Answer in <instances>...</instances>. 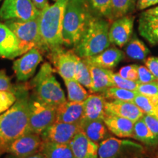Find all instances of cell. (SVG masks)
Segmentation results:
<instances>
[{
    "instance_id": "1",
    "label": "cell",
    "mask_w": 158,
    "mask_h": 158,
    "mask_svg": "<svg viewBox=\"0 0 158 158\" xmlns=\"http://www.w3.org/2000/svg\"><path fill=\"white\" fill-rule=\"evenodd\" d=\"M16 101L0 114V151L18 138L29 133V95L24 88L17 89Z\"/></svg>"
},
{
    "instance_id": "2",
    "label": "cell",
    "mask_w": 158,
    "mask_h": 158,
    "mask_svg": "<svg viewBox=\"0 0 158 158\" xmlns=\"http://www.w3.org/2000/svg\"><path fill=\"white\" fill-rule=\"evenodd\" d=\"M68 0H56L39 15L41 51L49 53L62 47V21Z\"/></svg>"
},
{
    "instance_id": "3",
    "label": "cell",
    "mask_w": 158,
    "mask_h": 158,
    "mask_svg": "<svg viewBox=\"0 0 158 158\" xmlns=\"http://www.w3.org/2000/svg\"><path fill=\"white\" fill-rule=\"evenodd\" d=\"M92 16L86 0H68L63 15V45L73 48Z\"/></svg>"
},
{
    "instance_id": "4",
    "label": "cell",
    "mask_w": 158,
    "mask_h": 158,
    "mask_svg": "<svg viewBox=\"0 0 158 158\" xmlns=\"http://www.w3.org/2000/svg\"><path fill=\"white\" fill-rule=\"evenodd\" d=\"M110 23L107 19L92 16L81 39L73 48L75 54L81 59H85L100 54L110 47Z\"/></svg>"
},
{
    "instance_id": "5",
    "label": "cell",
    "mask_w": 158,
    "mask_h": 158,
    "mask_svg": "<svg viewBox=\"0 0 158 158\" xmlns=\"http://www.w3.org/2000/svg\"><path fill=\"white\" fill-rule=\"evenodd\" d=\"M31 85L36 97L43 102L56 107L66 102L64 92L54 76V70L50 63L43 64Z\"/></svg>"
},
{
    "instance_id": "6",
    "label": "cell",
    "mask_w": 158,
    "mask_h": 158,
    "mask_svg": "<svg viewBox=\"0 0 158 158\" xmlns=\"http://www.w3.org/2000/svg\"><path fill=\"white\" fill-rule=\"evenodd\" d=\"M146 148L130 140L109 137L99 143L98 158H146Z\"/></svg>"
},
{
    "instance_id": "7",
    "label": "cell",
    "mask_w": 158,
    "mask_h": 158,
    "mask_svg": "<svg viewBox=\"0 0 158 158\" xmlns=\"http://www.w3.org/2000/svg\"><path fill=\"white\" fill-rule=\"evenodd\" d=\"M17 37L20 54L23 55L33 48L41 51V38L39 29V16L29 21L8 20L4 21Z\"/></svg>"
},
{
    "instance_id": "8",
    "label": "cell",
    "mask_w": 158,
    "mask_h": 158,
    "mask_svg": "<svg viewBox=\"0 0 158 158\" xmlns=\"http://www.w3.org/2000/svg\"><path fill=\"white\" fill-rule=\"evenodd\" d=\"M56 107L38 98L29 100V133L40 135L56 122Z\"/></svg>"
},
{
    "instance_id": "9",
    "label": "cell",
    "mask_w": 158,
    "mask_h": 158,
    "mask_svg": "<svg viewBox=\"0 0 158 158\" xmlns=\"http://www.w3.org/2000/svg\"><path fill=\"white\" fill-rule=\"evenodd\" d=\"M40 12L33 5L31 0H4L0 8V20L29 21L37 18Z\"/></svg>"
},
{
    "instance_id": "10",
    "label": "cell",
    "mask_w": 158,
    "mask_h": 158,
    "mask_svg": "<svg viewBox=\"0 0 158 158\" xmlns=\"http://www.w3.org/2000/svg\"><path fill=\"white\" fill-rule=\"evenodd\" d=\"M48 57L64 80L75 78L76 65L80 57L75 54L73 50H67L62 46L50 51Z\"/></svg>"
},
{
    "instance_id": "11",
    "label": "cell",
    "mask_w": 158,
    "mask_h": 158,
    "mask_svg": "<svg viewBox=\"0 0 158 158\" xmlns=\"http://www.w3.org/2000/svg\"><path fill=\"white\" fill-rule=\"evenodd\" d=\"M42 60V51L37 48L30 49L23 54L21 58L16 59L13 62V69L18 80L26 81L30 78Z\"/></svg>"
},
{
    "instance_id": "12",
    "label": "cell",
    "mask_w": 158,
    "mask_h": 158,
    "mask_svg": "<svg viewBox=\"0 0 158 158\" xmlns=\"http://www.w3.org/2000/svg\"><path fill=\"white\" fill-rule=\"evenodd\" d=\"M135 17L131 15L114 19L110 23L109 40L111 44L122 48L133 36Z\"/></svg>"
},
{
    "instance_id": "13",
    "label": "cell",
    "mask_w": 158,
    "mask_h": 158,
    "mask_svg": "<svg viewBox=\"0 0 158 158\" xmlns=\"http://www.w3.org/2000/svg\"><path fill=\"white\" fill-rule=\"evenodd\" d=\"M81 131L78 124L55 122L47 128L40 136L43 141L59 143H70L74 136Z\"/></svg>"
},
{
    "instance_id": "14",
    "label": "cell",
    "mask_w": 158,
    "mask_h": 158,
    "mask_svg": "<svg viewBox=\"0 0 158 158\" xmlns=\"http://www.w3.org/2000/svg\"><path fill=\"white\" fill-rule=\"evenodd\" d=\"M42 142L38 134L27 133L10 143L4 152L15 157H25L38 152Z\"/></svg>"
},
{
    "instance_id": "15",
    "label": "cell",
    "mask_w": 158,
    "mask_h": 158,
    "mask_svg": "<svg viewBox=\"0 0 158 158\" xmlns=\"http://www.w3.org/2000/svg\"><path fill=\"white\" fill-rule=\"evenodd\" d=\"M106 114L128 118L133 122L142 118L143 111L134 102L108 100L106 102Z\"/></svg>"
},
{
    "instance_id": "16",
    "label": "cell",
    "mask_w": 158,
    "mask_h": 158,
    "mask_svg": "<svg viewBox=\"0 0 158 158\" xmlns=\"http://www.w3.org/2000/svg\"><path fill=\"white\" fill-rule=\"evenodd\" d=\"M73 158H98L99 144L90 140L82 131L70 142Z\"/></svg>"
},
{
    "instance_id": "17",
    "label": "cell",
    "mask_w": 158,
    "mask_h": 158,
    "mask_svg": "<svg viewBox=\"0 0 158 158\" xmlns=\"http://www.w3.org/2000/svg\"><path fill=\"white\" fill-rule=\"evenodd\" d=\"M106 99L101 94L92 93L89 94L87 98L83 102L84 114L82 122L103 120L106 116Z\"/></svg>"
},
{
    "instance_id": "18",
    "label": "cell",
    "mask_w": 158,
    "mask_h": 158,
    "mask_svg": "<svg viewBox=\"0 0 158 158\" xmlns=\"http://www.w3.org/2000/svg\"><path fill=\"white\" fill-rule=\"evenodd\" d=\"M19 56L21 54L17 37L5 23H0V56L13 59Z\"/></svg>"
},
{
    "instance_id": "19",
    "label": "cell",
    "mask_w": 158,
    "mask_h": 158,
    "mask_svg": "<svg viewBox=\"0 0 158 158\" xmlns=\"http://www.w3.org/2000/svg\"><path fill=\"white\" fill-rule=\"evenodd\" d=\"M124 58V54L122 50L116 47H108L100 54L83 59L89 64L111 70Z\"/></svg>"
},
{
    "instance_id": "20",
    "label": "cell",
    "mask_w": 158,
    "mask_h": 158,
    "mask_svg": "<svg viewBox=\"0 0 158 158\" xmlns=\"http://www.w3.org/2000/svg\"><path fill=\"white\" fill-rule=\"evenodd\" d=\"M84 114L83 102L66 101L56 107V122L78 124Z\"/></svg>"
},
{
    "instance_id": "21",
    "label": "cell",
    "mask_w": 158,
    "mask_h": 158,
    "mask_svg": "<svg viewBox=\"0 0 158 158\" xmlns=\"http://www.w3.org/2000/svg\"><path fill=\"white\" fill-rule=\"evenodd\" d=\"M138 31L150 45H158V16L142 12L138 19Z\"/></svg>"
},
{
    "instance_id": "22",
    "label": "cell",
    "mask_w": 158,
    "mask_h": 158,
    "mask_svg": "<svg viewBox=\"0 0 158 158\" xmlns=\"http://www.w3.org/2000/svg\"><path fill=\"white\" fill-rule=\"evenodd\" d=\"M88 65L92 81V89L89 90L91 93L102 94L107 89L114 86L112 79L114 72L111 70L89 64Z\"/></svg>"
},
{
    "instance_id": "23",
    "label": "cell",
    "mask_w": 158,
    "mask_h": 158,
    "mask_svg": "<svg viewBox=\"0 0 158 158\" xmlns=\"http://www.w3.org/2000/svg\"><path fill=\"white\" fill-rule=\"evenodd\" d=\"M103 121L110 133L119 138H133L134 123L128 118L106 115Z\"/></svg>"
},
{
    "instance_id": "24",
    "label": "cell",
    "mask_w": 158,
    "mask_h": 158,
    "mask_svg": "<svg viewBox=\"0 0 158 158\" xmlns=\"http://www.w3.org/2000/svg\"><path fill=\"white\" fill-rule=\"evenodd\" d=\"M79 125L81 131L90 140L98 144L106 138L110 137V132L106 127L103 120L82 122L79 123Z\"/></svg>"
},
{
    "instance_id": "25",
    "label": "cell",
    "mask_w": 158,
    "mask_h": 158,
    "mask_svg": "<svg viewBox=\"0 0 158 158\" xmlns=\"http://www.w3.org/2000/svg\"><path fill=\"white\" fill-rule=\"evenodd\" d=\"M39 152L42 154L45 158H73L69 143L43 141Z\"/></svg>"
},
{
    "instance_id": "26",
    "label": "cell",
    "mask_w": 158,
    "mask_h": 158,
    "mask_svg": "<svg viewBox=\"0 0 158 158\" xmlns=\"http://www.w3.org/2000/svg\"><path fill=\"white\" fill-rule=\"evenodd\" d=\"M124 51L127 56L131 59L145 61L150 54L149 49L136 35H133L125 45Z\"/></svg>"
},
{
    "instance_id": "27",
    "label": "cell",
    "mask_w": 158,
    "mask_h": 158,
    "mask_svg": "<svg viewBox=\"0 0 158 158\" xmlns=\"http://www.w3.org/2000/svg\"><path fill=\"white\" fill-rule=\"evenodd\" d=\"M133 138L150 147L158 144V138L151 131L143 118L134 123Z\"/></svg>"
},
{
    "instance_id": "28",
    "label": "cell",
    "mask_w": 158,
    "mask_h": 158,
    "mask_svg": "<svg viewBox=\"0 0 158 158\" xmlns=\"http://www.w3.org/2000/svg\"><path fill=\"white\" fill-rule=\"evenodd\" d=\"M92 14L94 17L114 21L110 0H86Z\"/></svg>"
},
{
    "instance_id": "29",
    "label": "cell",
    "mask_w": 158,
    "mask_h": 158,
    "mask_svg": "<svg viewBox=\"0 0 158 158\" xmlns=\"http://www.w3.org/2000/svg\"><path fill=\"white\" fill-rule=\"evenodd\" d=\"M65 86L68 90V100L72 102H83L89 96L88 92L85 89L84 86L76 79H66L64 80Z\"/></svg>"
},
{
    "instance_id": "30",
    "label": "cell",
    "mask_w": 158,
    "mask_h": 158,
    "mask_svg": "<svg viewBox=\"0 0 158 158\" xmlns=\"http://www.w3.org/2000/svg\"><path fill=\"white\" fill-rule=\"evenodd\" d=\"M138 92L137 91L128 90L117 86H111L107 89L101 94L106 100H122V101L134 102Z\"/></svg>"
},
{
    "instance_id": "31",
    "label": "cell",
    "mask_w": 158,
    "mask_h": 158,
    "mask_svg": "<svg viewBox=\"0 0 158 158\" xmlns=\"http://www.w3.org/2000/svg\"><path fill=\"white\" fill-rule=\"evenodd\" d=\"M134 102L143 110L144 114L158 117V96L148 97L138 94Z\"/></svg>"
},
{
    "instance_id": "32",
    "label": "cell",
    "mask_w": 158,
    "mask_h": 158,
    "mask_svg": "<svg viewBox=\"0 0 158 158\" xmlns=\"http://www.w3.org/2000/svg\"><path fill=\"white\" fill-rule=\"evenodd\" d=\"M114 20L130 15L136 8L137 0H110Z\"/></svg>"
},
{
    "instance_id": "33",
    "label": "cell",
    "mask_w": 158,
    "mask_h": 158,
    "mask_svg": "<svg viewBox=\"0 0 158 158\" xmlns=\"http://www.w3.org/2000/svg\"><path fill=\"white\" fill-rule=\"evenodd\" d=\"M75 79L80 83L82 86L90 90L92 86V77L89 65L83 59H79L76 65Z\"/></svg>"
},
{
    "instance_id": "34",
    "label": "cell",
    "mask_w": 158,
    "mask_h": 158,
    "mask_svg": "<svg viewBox=\"0 0 158 158\" xmlns=\"http://www.w3.org/2000/svg\"><path fill=\"white\" fill-rule=\"evenodd\" d=\"M17 95L14 92L0 90V114L5 112L15 103Z\"/></svg>"
},
{
    "instance_id": "35",
    "label": "cell",
    "mask_w": 158,
    "mask_h": 158,
    "mask_svg": "<svg viewBox=\"0 0 158 158\" xmlns=\"http://www.w3.org/2000/svg\"><path fill=\"white\" fill-rule=\"evenodd\" d=\"M112 79H113L114 86L128 90L137 91L138 84H139V83L136 81H131L124 78L118 73H114L112 74Z\"/></svg>"
},
{
    "instance_id": "36",
    "label": "cell",
    "mask_w": 158,
    "mask_h": 158,
    "mask_svg": "<svg viewBox=\"0 0 158 158\" xmlns=\"http://www.w3.org/2000/svg\"><path fill=\"white\" fill-rule=\"evenodd\" d=\"M137 92L138 94L148 97L158 96V80L154 81L138 84Z\"/></svg>"
},
{
    "instance_id": "37",
    "label": "cell",
    "mask_w": 158,
    "mask_h": 158,
    "mask_svg": "<svg viewBox=\"0 0 158 158\" xmlns=\"http://www.w3.org/2000/svg\"><path fill=\"white\" fill-rule=\"evenodd\" d=\"M138 67L137 64H130L120 69L118 74L122 78L131 81L138 80Z\"/></svg>"
},
{
    "instance_id": "38",
    "label": "cell",
    "mask_w": 158,
    "mask_h": 158,
    "mask_svg": "<svg viewBox=\"0 0 158 158\" xmlns=\"http://www.w3.org/2000/svg\"><path fill=\"white\" fill-rule=\"evenodd\" d=\"M157 80L154 75L150 72L147 67L139 65L138 67V80L139 84H146Z\"/></svg>"
},
{
    "instance_id": "39",
    "label": "cell",
    "mask_w": 158,
    "mask_h": 158,
    "mask_svg": "<svg viewBox=\"0 0 158 158\" xmlns=\"http://www.w3.org/2000/svg\"><path fill=\"white\" fill-rule=\"evenodd\" d=\"M0 90L11 91L14 92L17 90L13 87L10 79L6 74L5 70H0Z\"/></svg>"
},
{
    "instance_id": "40",
    "label": "cell",
    "mask_w": 158,
    "mask_h": 158,
    "mask_svg": "<svg viewBox=\"0 0 158 158\" xmlns=\"http://www.w3.org/2000/svg\"><path fill=\"white\" fill-rule=\"evenodd\" d=\"M142 118L151 131L158 138V117L144 114Z\"/></svg>"
},
{
    "instance_id": "41",
    "label": "cell",
    "mask_w": 158,
    "mask_h": 158,
    "mask_svg": "<svg viewBox=\"0 0 158 158\" xmlns=\"http://www.w3.org/2000/svg\"><path fill=\"white\" fill-rule=\"evenodd\" d=\"M146 67L158 80V56H149L145 60Z\"/></svg>"
},
{
    "instance_id": "42",
    "label": "cell",
    "mask_w": 158,
    "mask_h": 158,
    "mask_svg": "<svg viewBox=\"0 0 158 158\" xmlns=\"http://www.w3.org/2000/svg\"><path fill=\"white\" fill-rule=\"evenodd\" d=\"M157 5H158V0H137L136 9L138 10H144Z\"/></svg>"
},
{
    "instance_id": "43",
    "label": "cell",
    "mask_w": 158,
    "mask_h": 158,
    "mask_svg": "<svg viewBox=\"0 0 158 158\" xmlns=\"http://www.w3.org/2000/svg\"><path fill=\"white\" fill-rule=\"evenodd\" d=\"M31 2L40 12L44 10L45 8H47L50 5L48 0H31Z\"/></svg>"
},
{
    "instance_id": "44",
    "label": "cell",
    "mask_w": 158,
    "mask_h": 158,
    "mask_svg": "<svg viewBox=\"0 0 158 158\" xmlns=\"http://www.w3.org/2000/svg\"><path fill=\"white\" fill-rule=\"evenodd\" d=\"M7 158H45L44 156H43L40 152H36L35 154H32V155L25 156V157H15V156H9Z\"/></svg>"
},
{
    "instance_id": "45",
    "label": "cell",
    "mask_w": 158,
    "mask_h": 158,
    "mask_svg": "<svg viewBox=\"0 0 158 158\" xmlns=\"http://www.w3.org/2000/svg\"><path fill=\"white\" fill-rule=\"evenodd\" d=\"M146 12L148 13H149V14L157 15V16H158V6H157V7H152V8L148 9L146 10Z\"/></svg>"
},
{
    "instance_id": "46",
    "label": "cell",
    "mask_w": 158,
    "mask_h": 158,
    "mask_svg": "<svg viewBox=\"0 0 158 158\" xmlns=\"http://www.w3.org/2000/svg\"><path fill=\"white\" fill-rule=\"evenodd\" d=\"M157 157H158V152H157Z\"/></svg>"
},
{
    "instance_id": "47",
    "label": "cell",
    "mask_w": 158,
    "mask_h": 158,
    "mask_svg": "<svg viewBox=\"0 0 158 158\" xmlns=\"http://www.w3.org/2000/svg\"><path fill=\"white\" fill-rule=\"evenodd\" d=\"M54 2H55V1H56V0H54Z\"/></svg>"
},
{
    "instance_id": "48",
    "label": "cell",
    "mask_w": 158,
    "mask_h": 158,
    "mask_svg": "<svg viewBox=\"0 0 158 158\" xmlns=\"http://www.w3.org/2000/svg\"><path fill=\"white\" fill-rule=\"evenodd\" d=\"M0 1H2V0H0Z\"/></svg>"
}]
</instances>
